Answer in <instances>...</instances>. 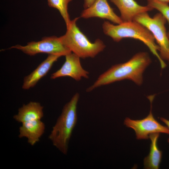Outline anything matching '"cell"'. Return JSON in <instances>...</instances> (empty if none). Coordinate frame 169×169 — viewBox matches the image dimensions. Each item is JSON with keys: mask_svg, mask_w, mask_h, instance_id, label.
Instances as JSON below:
<instances>
[{"mask_svg": "<svg viewBox=\"0 0 169 169\" xmlns=\"http://www.w3.org/2000/svg\"><path fill=\"white\" fill-rule=\"evenodd\" d=\"M168 61H169V60H168Z\"/></svg>", "mask_w": 169, "mask_h": 169, "instance_id": "ffe728a7", "label": "cell"}, {"mask_svg": "<svg viewBox=\"0 0 169 169\" xmlns=\"http://www.w3.org/2000/svg\"><path fill=\"white\" fill-rule=\"evenodd\" d=\"M155 95L148 97L151 102V110L148 115L141 120H132L127 117L124 120V124L135 131L137 139H147L149 135L153 133H163L169 134V129L158 122L153 117L152 113V104Z\"/></svg>", "mask_w": 169, "mask_h": 169, "instance_id": "52a82bcc", "label": "cell"}, {"mask_svg": "<svg viewBox=\"0 0 169 169\" xmlns=\"http://www.w3.org/2000/svg\"><path fill=\"white\" fill-rule=\"evenodd\" d=\"M43 106L38 102L31 101L19 108L13 118L19 123L41 120L44 116Z\"/></svg>", "mask_w": 169, "mask_h": 169, "instance_id": "4fadbf2b", "label": "cell"}, {"mask_svg": "<svg viewBox=\"0 0 169 169\" xmlns=\"http://www.w3.org/2000/svg\"><path fill=\"white\" fill-rule=\"evenodd\" d=\"M79 18L71 20L65 33L59 37L62 44L80 58H94L105 47L99 39L91 42L80 30L76 24Z\"/></svg>", "mask_w": 169, "mask_h": 169, "instance_id": "277c9868", "label": "cell"}, {"mask_svg": "<svg viewBox=\"0 0 169 169\" xmlns=\"http://www.w3.org/2000/svg\"><path fill=\"white\" fill-rule=\"evenodd\" d=\"M38 120L23 122L19 128L20 138L26 137L31 146L38 142L44 132L45 125L41 120Z\"/></svg>", "mask_w": 169, "mask_h": 169, "instance_id": "7c38bea8", "label": "cell"}, {"mask_svg": "<svg viewBox=\"0 0 169 169\" xmlns=\"http://www.w3.org/2000/svg\"><path fill=\"white\" fill-rule=\"evenodd\" d=\"M60 57L59 55L49 54L47 58L36 69L24 77L22 89L27 90L34 87L42 78L47 74L54 63Z\"/></svg>", "mask_w": 169, "mask_h": 169, "instance_id": "8fae6325", "label": "cell"}, {"mask_svg": "<svg viewBox=\"0 0 169 169\" xmlns=\"http://www.w3.org/2000/svg\"><path fill=\"white\" fill-rule=\"evenodd\" d=\"M65 56L64 63L59 69L51 74V79L68 76L79 81L82 78H89V72L83 68L78 56L71 52Z\"/></svg>", "mask_w": 169, "mask_h": 169, "instance_id": "ba28073f", "label": "cell"}, {"mask_svg": "<svg viewBox=\"0 0 169 169\" xmlns=\"http://www.w3.org/2000/svg\"><path fill=\"white\" fill-rule=\"evenodd\" d=\"M95 0H84V9L90 7L94 3Z\"/></svg>", "mask_w": 169, "mask_h": 169, "instance_id": "e0dca14e", "label": "cell"}, {"mask_svg": "<svg viewBox=\"0 0 169 169\" xmlns=\"http://www.w3.org/2000/svg\"><path fill=\"white\" fill-rule=\"evenodd\" d=\"M72 0H48V3L50 7L55 8L59 11L63 17L67 27L70 24L71 20L68 12V5Z\"/></svg>", "mask_w": 169, "mask_h": 169, "instance_id": "9a60e30c", "label": "cell"}, {"mask_svg": "<svg viewBox=\"0 0 169 169\" xmlns=\"http://www.w3.org/2000/svg\"><path fill=\"white\" fill-rule=\"evenodd\" d=\"M133 21L141 24L148 29L153 36L159 48V55L163 60H169V38L165 25L166 20L160 13L151 17L147 12L136 16Z\"/></svg>", "mask_w": 169, "mask_h": 169, "instance_id": "5b68a950", "label": "cell"}, {"mask_svg": "<svg viewBox=\"0 0 169 169\" xmlns=\"http://www.w3.org/2000/svg\"><path fill=\"white\" fill-rule=\"evenodd\" d=\"M152 1H157L162 3L168 4L169 3V0H151Z\"/></svg>", "mask_w": 169, "mask_h": 169, "instance_id": "d6986e66", "label": "cell"}, {"mask_svg": "<svg viewBox=\"0 0 169 169\" xmlns=\"http://www.w3.org/2000/svg\"><path fill=\"white\" fill-rule=\"evenodd\" d=\"M105 34L110 37L114 41L118 42L124 38H132L143 42L151 52L158 59L162 69L166 66L160 57L158 51V45L151 32L146 27L134 21L123 22L115 25L109 21H105L102 24Z\"/></svg>", "mask_w": 169, "mask_h": 169, "instance_id": "7a4b0ae2", "label": "cell"}, {"mask_svg": "<svg viewBox=\"0 0 169 169\" xmlns=\"http://www.w3.org/2000/svg\"><path fill=\"white\" fill-rule=\"evenodd\" d=\"M119 9L123 22L133 21L139 14L151 11L153 9L148 6H142L135 0H110Z\"/></svg>", "mask_w": 169, "mask_h": 169, "instance_id": "30bf717a", "label": "cell"}, {"mask_svg": "<svg viewBox=\"0 0 169 169\" xmlns=\"http://www.w3.org/2000/svg\"><path fill=\"white\" fill-rule=\"evenodd\" d=\"M147 0V5L159 11L168 22L169 25V6L168 4L151 0ZM169 38V29L167 33Z\"/></svg>", "mask_w": 169, "mask_h": 169, "instance_id": "2e32d148", "label": "cell"}, {"mask_svg": "<svg viewBox=\"0 0 169 169\" xmlns=\"http://www.w3.org/2000/svg\"><path fill=\"white\" fill-rule=\"evenodd\" d=\"M12 49L20 50L30 56L44 53L61 57L72 52L62 44L59 37L55 36L45 37L40 41L29 42L25 46L17 44L8 49Z\"/></svg>", "mask_w": 169, "mask_h": 169, "instance_id": "8992f818", "label": "cell"}, {"mask_svg": "<svg viewBox=\"0 0 169 169\" xmlns=\"http://www.w3.org/2000/svg\"><path fill=\"white\" fill-rule=\"evenodd\" d=\"M151 62L148 53H138L127 62L115 65L100 74L86 91L90 92L101 86L125 79L140 85L143 82V73Z\"/></svg>", "mask_w": 169, "mask_h": 169, "instance_id": "6da1fadb", "label": "cell"}, {"mask_svg": "<svg viewBox=\"0 0 169 169\" xmlns=\"http://www.w3.org/2000/svg\"><path fill=\"white\" fill-rule=\"evenodd\" d=\"M159 133H156L149 135L151 141L149 154L144 159V167L147 169H158L161 163L162 152L158 148L157 141Z\"/></svg>", "mask_w": 169, "mask_h": 169, "instance_id": "5bb4252c", "label": "cell"}, {"mask_svg": "<svg viewBox=\"0 0 169 169\" xmlns=\"http://www.w3.org/2000/svg\"><path fill=\"white\" fill-rule=\"evenodd\" d=\"M161 120L164 122L169 129V120L163 117L160 118ZM168 142L169 143V138L168 139Z\"/></svg>", "mask_w": 169, "mask_h": 169, "instance_id": "ac0fdd59", "label": "cell"}, {"mask_svg": "<svg viewBox=\"0 0 169 169\" xmlns=\"http://www.w3.org/2000/svg\"><path fill=\"white\" fill-rule=\"evenodd\" d=\"M80 17L87 19L99 18L107 19L117 24L123 22L120 17L114 12L107 0H95L90 7L83 11Z\"/></svg>", "mask_w": 169, "mask_h": 169, "instance_id": "9c48e42d", "label": "cell"}, {"mask_svg": "<svg viewBox=\"0 0 169 169\" xmlns=\"http://www.w3.org/2000/svg\"><path fill=\"white\" fill-rule=\"evenodd\" d=\"M79 98V94L76 93L64 105L49 136L53 145L65 155L67 154L69 141L77 122Z\"/></svg>", "mask_w": 169, "mask_h": 169, "instance_id": "3957f363", "label": "cell"}]
</instances>
